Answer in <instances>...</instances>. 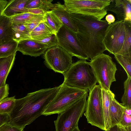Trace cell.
<instances>
[{"label": "cell", "instance_id": "1", "mask_svg": "<svg viewBox=\"0 0 131 131\" xmlns=\"http://www.w3.org/2000/svg\"><path fill=\"white\" fill-rule=\"evenodd\" d=\"M60 88V85L41 89L29 93L22 98L16 99L15 106L8 114V123L24 129L42 115Z\"/></svg>", "mask_w": 131, "mask_h": 131}, {"label": "cell", "instance_id": "2", "mask_svg": "<svg viewBox=\"0 0 131 131\" xmlns=\"http://www.w3.org/2000/svg\"><path fill=\"white\" fill-rule=\"evenodd\" d=\"M70 16L78 28V41L89 58L92 60L106 50L103 41L109 25L105 20L79 14L70 13Z\"/></svg>", "mask_w": 131, "mask_h": 131}, {"label": "cell", "instance_id": "3", "mask_svg": "<svg viewBox=\"0 0 131 131\" xmlns=\"http://www.w3.org/2000/svg\"><path fill=\"white\" fill-rule=\"evenodd\" d=\"M63 83L79 89L89 90L97 82L89 62L80 60L73 63L63 75Z\"/></svg>", "mask_w": 131, "mask_h": 131}, {"label": "cell", "instance_id": "4", "mask_svg": "<svg viewBox=\"0 0 131 131\" xmlns=\"http://www.w3.org/2000/svg\"><path fill=\"white\" fill-rule=\"evenodd\" d=\"M88 90L71 86L63 83L42 115L47 116L61 113L88 93Z\"/></svg>", "mask_w": 131, "mask_h": 131}, {"label": "cell", "instance_id": "5", "mask_svg": "<svg viewBox=\"0 0 131 131\" xmlns=\"http://www.w3.org/2000/svg\"><path fill=\"white\" fill-rule=\"evenodd\" d=\"M97 80L102 89L110 90L112 83L116 81V65L110 56L103 53L89 62Z\"/></svg>", "mask_w": 131, "mask_h": 131}, {"label": "cell", "instance_id": "6", "mask_svg": "<svg viewBox=\"0 0 131 131\" xmlns=\"http://www.w3.org/2000/svg\"><path fill=\"white\" fill-rule=\"evenodd\" d=\"M64 5L71 14L92 16L99 20L107 14L105 8L110 4L111 0H64Z\"/></svg>", "mask_w": 131, "mask_h": 131}, {"label": "cell", "instance_id": "7", "mask_svg": "<svg viewBox=\"0 0 131 131\" xmlns=\"http://www.w3.org/2000/svg\"><path fill=\"white\" fill-rule=\"evenodd\" d=\"M89 90L84 115L88 123L105 131L102 89L99 84L96 85Z\"/></svg>", "mask_w": 131, "mask_h": 131}, {"label": "cell", "instance_id": "8", "mask_svg": "<svg viewBox=\"0 0 131 131\" xmlns=\"http://www.w3.org/2000/svg\"><path fill=\"white\" fill-rule=\"evenodd\" d=\"M88 93L66 109L58 114L54 121L56 131H72L77 126L85 111Z\"/></svg>", "mask_w": 131, "mask_h": 131}, {"label": "cell", "instance_id": "9", "mask_svg": "<svg viewBox=\"0 0 131 131\" xmlns=\"http://www.w3.org/2000/svg\"><path fill=\"white\" fill-rule=\"evenodd\" d=\"M128 22L118 20L107 27L103 42L106 50L110 53L117 54L122 50L126 36Z\"/></svg>", "mask_w": 131, "mask_h": 131}, {"label": "cell", "instance_id": "10", "mask_svg": "<svg viewBox=\"0 0 131 131\" xmlns=\"http://www.w3.org/2000/svg\"><path fill=\"white\" fill-rule=\"evenodd\" d=\"M46 67L64 75L72 64V56L58 45L48 49L43 54Z\"/></svg>", "mask_w": 131, "mask_h": 131}, {"label": "cell", "instance_id": "11", "mask_svg": "<svg viewBox=\"0 0 131 131\" xmlns=\"http://www.w3.org/2000/svg\"><path fill=\"white\" fill-rule=\"evenodd\" d=\"M76 34L63 25L56 35L58 45L72 57L75 56L80 60H88L89 58L79 43Z\"/></svg>", "mask_w": 131, "mask_h": 131}, {"label": "cell", "instance_id": "12", "mask_svg": "<svg viewBox=\"0 0 131 131\" xmlns=\"http://www.w3.org/2000/svg\"><path fill=\"white\" fill-rule=\"evenodd\" d=\"M105 9L115 13L118 20L131 22V0H112Z\"/></svg>", "mask_w": 131, "mask_h": 131}, {"label": "cell", "instance_id": "13", "mask_svg": "<svg viewBox=\"0 0 131 131\" xmlns=\"http://www.w3.org/2000/svg\"><path fill=\"white\" fill-rule=\"evenodd\" d=\"M48 49L46 46L32 39H27L18 42L17 51L24 55L36 57L44 54Z\"/></svg>", "mask_w": 131, "mask_h": 131}, {"label": "cell", "instance_id": "14", "mask_svg": "<svg viewBox=\"0 0 131 131\" xmlns=\"http://www.w3.org/2000/svg\"><path fill=\"white\" fill-rule=\"evenodd\" d=\"M55 6L51 10L59 18L63 25L74 32H78L77 27L73 21L70 13L64 5L59 2L55 3Z\"/></svg>", "mask_w": 131, "mask_h": 131}, {"label": "cell", "instance_id": "15", "mask_svg": "<svg viewBox=\"0 0 131 131\" xmlns=\"http://www.w3.org/2000/svg\"><path fill=\"white\" fill-rule=\"evenodd\" d=\"M29 0H12L8 2L2 14L10 17L24 12H28L25 6Z\"/></svg>", "mask_w": 131, "mask_h": 131}, {"label": "cell", "instance_id": "16", "mask_svg": "<svg viewBox=\"0 0 131 131\" xmlns=\"http://www.w3.org/2000/svg\"><path fill=\"white\" fill-rule=\"evenodd\" d=\"M102 105L105 122V131L111 127L110 112L112 99L115 97L114 94L110 90L106 91L102 89Z\"/></svg>", "mask_w": 131, "mask_h": 131}, {"label": "cell", "instance_id": "17", "mask_svg": "<svg viewBox=\"0 0 131 131\" xmlns=\"http://www.w3.org/2000/svg\"><path fill=\"white\" fill-rule=\"evenodd\" d=\"M16 54L0 58V87L6 84V80L14 63Z\"/></svg>", "mask_w": 131, "mask_h": 131}, {"label": "cell", "instance_id": "18", "mask_svg": "<svg viewBox=\"0 0 131 131\" xmlns=\"http://www.w3.org/2000/svg\"><path fill=\"white\" fill-rule=\"evenodd\" d=\"M10 17L2 15L0 16V44L13 40Z\"/></svg>", "mask_w": 131, "mask_h": 131}, {"label": "cell", "instance_id": "19", "mask_svg": "<svg viewBox=\"0 0 131 131\" xmlns=\"http://www.w3.org/2000/svg\"><path fill=\"white\" fill-rule=\"evenodd\" d=\"M53 34V30L45 19L30 32L31 39L35 40L43 39Z\"/></svg>", "mask_w": 131, "mask_h": 131}, {"label": "cell", "instance_id": "20", "mask_svg": "<svg viewBox=\"0 0 131 131\" xmlns=\"http://www.w3.org/2000/svg\"><path fill=\"white\" fill-rule=\"evenodd\" d=\"M125 108V107L119 103L115 97L112 99L110 112L111 127L120 124Z\"/></svg>", "mask_w": 131, "mask_h": 131}, {"label": "cell", "instance_id": "21", "mask_svg": "<svg viewBox=\"0 0 131 131\" xmlns=\"http://www.w3.org/2000/svg\"><path fill=\"white\" fill-rule=\"evenodd\" d=\"M52 0H29L25 6L28 9H37L43 14L52 10L55 4L52 3Z\"/></svg>", "mask_w": 131, "mask_h": 131}, {"label": "cell", "instance_id": "22", "mask_svg": "<svg viewBox=\"0 0 131 131\" xmlns=\"http://www.w3.org/2000/svg\"><path fill=\"white\" fill-rule=\"evenodd\" d=\"M13 40L18 42L31 39L30 32L24 24H12L11 26Z\"/></svg>", "mask_w": 131, "mask_h": 131}, {"label": "cell", "instance_id": "23", "mask_svg": "<svg viewBox=\"0 0 131 131\" xmlns=\"http://www.w3.org/2000/svg\"><path fill=\"white\" fill-rule=\"evenodd\" d=\"M45 20L53 30L56 35L63 25L57 16L51 11L46 12L44 14Z\"/></svg>", "mask_w": 131, "mask_h": 131}, {"label": "cell", "instance_id": "24", "mask_svg": "<svg viewBox=\"0 0 131 131\" xmlns=\"http://www.w3.org/2000/svg\"><path fill=\"white\" fill-rule=\"evenodd\" d=\"M18 43V42L13 40L0 44V58L16 53Z\"/></svg>", "mask_w": 131, "mask_h": 131}, {"label": "cell", "instance_id": "25", "mask_svg": "<svg viewBox=\"0 0 131 131\" xmlns=\"http://www.w3.org/2000/svg\"><path fill=\"white\" fill-rule=\"evenodd\" d=\"M124 93L121 98L122 105L126 108L131 109V78L127 77L124 83Z\"/></svg>", "mask_w": 131, "mask_h": 131}, {"label": "cell", "instance_id": "26", "mask_svg": "<svg viewBox=\"0 0 131 131\" xmlns=\"http://www.w3.org/2000/svg\"><path fill=\"white\" fill-rule=\"evenodd\" d=\"M117 54L131 56V22L128 23L124 45L122 50Z\"/></svg>", "mask_w": 131, "mask_h": 131}, {"label": "cell", "instance_id": "27", "mask_svg": "<svg viewBox=\"0 0 131 131\" xmlns=\"http://www.w3.org/2000/svg\"><path fill=\"white\" fill-rule=\"evenodd\" d=\"M40 15L29 12H24L17 14L10 18L12 24H24L33 18Z\"/></svg>", "mask_w": 131, "mask_h": 131}, {"label": "cell", "instance_id": "28", "mask_svg": "<svg viewBox=\"0 0 131 131\" xmlns=\"http://www.w3.org/2000/svg\"><path fill=\"white\" fill-rule=\"evenodd\" d=\"M15 96L6 97L0 102V114H8L13 110L15 104Z\"/></svg>", "mask_w": 131, "mask_h": 131}, {"label": "cell", "instance_id": "29", "mask_svg": "<svg viewBox=\"0 0 131 131\" xmlns=\"http://www.w3.org/2000/svg\"><path fill=\"white\" fill-rule=\"evenodd\" d=\"M114 58L118 63L126 71L127 77L131 78V56L114 54Z\"/></svg>", "mask_w": 131, "mask_h": 131}, {"label": "cell", "instance_id": "30", "mask_svg": "<svg viewBox=\"0 0 131 131\" xmlns=\"http://www.w3.org/2000/svg\"><path fill=\"white\" fill-rule=\"evenodd\" d=\"M44 19V14L40 15L33 18L24 25L30 32Z\"/></svg>", "mask_w": 131, "mask_h": 131}, {"label": "cell", "instance_id": "31", "mask_svg": "<svg viewBox=\"0 0 131 131\" xmlns=\"http://www.w3.org/2000/svg\"><path fill=\"white\" fill-rule=\"evenodd\" d=\"M35 41L47 46L48 49L58 45V42L56 36L54 34L43 39Z\"/></svg>", "mask_w": 131, "mask_h": 131}, {"label": "cell", "instance_id": "32", "mask_svg": "<svg viewBox=\"0 0 131 131\" xmlns=\"http://www.w3.org/2000/svg\"><path fill=\"white\" fill-rule=\"evenodd\" d=\"M23 129L13 126L9 123L4 124L0 127V131H23Z\"/></svg>", "mask_w": 131, "mask_h": 131}, {"label": "cell", "instance_id": "33", "mask_svg": "<svg viewBox=\"0 0 131 131\" xmlns=\"http://www.w3.org/2000/svg\"><path fill=\"white\" fill-rule=\"evenodd\" d=\"M119 125L124 127L131 126V115L124 112Z\"/></svg>", "mask_w": 131, "mask_h": 131}, {"label": "cell", "instance_id": "34", "mask_svg": "<svg viewBox=\"0 0 131 131\" xmlns=\"http://www.w3.org/2000/svg\"><path fill=\"white\" fill-rule=\"evenodd\" d=\"M9 90V85L7 84L5 86L0 87V102L8 96Z\"/></svg>", "mask_w": 131, "mask_h": 131}, {"label": "cell", "instance_id": "35", "mask_svg": "<svg viewBox=\"0 0 131 131\" xmlns=\"http://www.w3.org/2000/svg\"><path fill=\"white\" fill-rule=\"evenodd\" d=\"M9 120L8 114H0V127L4 124L8 123Z\"/></svg>", "mask_w": 131, "mask_h": 131}, {"label": "cell", "instance_id": "36", "mask_svg": "<svg viewBox=\"0 0 131 131\" xmlns=\"http://www.w3.org/2000/svg\"><path fill=\"white\" fill-rule=\"evenodd\" d=\"M115 18L114 16L111 14H109L106 16L105 20L109 25L115 21Z\"/></svg>", "mask_w": 131, "mask_h": 131}, {"label": "cell", "instance_id": "37", "mask_svg": "<svg viewBox=\"0 0 131 131\" xmlns=\"http://www.w3.org/2000/svg\"><path fill=\"white\" fill-rule=\"evenodd\" d=\"M6 0H0V16H1L8 3Z\"/></svg>", "mask_w": 131, "mask_h": 131}, {"label": "cell", "instance_id": "38", "mask_svg": "<svg viewBox=\"0 0 131 131\" xmlns=\"http://www.w3.org/2000/svg\"><path fill=\"white\" fill-rule=\"evenodd\" d=\"M117 125L118 131H131V126L124 127L120 125Z\"/></svg>", "mask_w": 131, "mask_h": 131}, {"label": "cell", "instance_id": "39", "mask_svg": "<svg viewBox=\"0 0 131 131\" xmlns=\"http://www.w3.org/2000/svg\"><path fill=\"white\" fill-rule=\"evenodd\" d=\"M106 131H118L117 125L111 127Z\"/></svg>", "mask_w": 131, "mask_h": 131}, {"label": "cell", "instance_id": "40", "mask_svg": "<svg viewBox=\"0 0 131 131\" xmlns=\"http://www.w3.org/2000/svg\"><path fill=\"white\" fill-rule=\"evenodd\" d=\"M72 131H81L79 128L78 126L76 127Z\"/></svg>", "mask_w": 131, "mask_h": 131}]
</instances>
